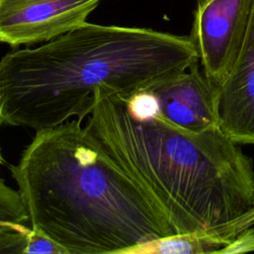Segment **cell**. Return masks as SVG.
I'll return each instance as SVG.
<instances>
[{
  "instance_id": "7c38bea8",
  "label": "cell",
  "mask_w": 254,
  "mask_h": 254,
  "mask_svg": "<svg viewBox=\"0 0 254 254\" xmlns=\"http://www.w3.org/2000/svg\"><path fill=\"white\" fill-rule=\"evenodd\" d=\"M1 151L2 150H1V147H0V165H3L5 163V160H4L3 156H2V152Z\"/></svg>"
},
{
  "instance_id": "3957f363",
  "label": "cell",
  "mask_w": 254,
  "mask_h": 254,
  "mask_svg": "<svg viewBox=\"0 0 254 254\" xmlns=\"http://www.w3.org/2000/svg\"><path fill=\"white\" fill-rule=\"evenodd\" d=\"M85 124L176 234L226 223L254 205V165L218 127L189 131L135 116L123 95L95 92Z\"/></svg>"
},
{
  "instance_id": "8fae6325",
  "label": "cell",
  "mask_w": 254,
  "mask_h": 254,
  "mask_svg": "<svg viewBox=\"0 0 254 254\" xmlns=\"http://www.w3.org/2000/svg\"><path fill=\"white\" fill-rule=\"evenodd\" d=\"M254 251V225L240 232L229 244L219 251L220 254H235Z\"/></svg>"
},
{
  "instance_id": "6da1fadb",
  "label": "cell",
  "mask_w": 254,
  "mask_h": 254,
  "mask_svg": "<svg viewBox=\"0 0 254 254\" xmlns=\"http://www.w3.org/2000/svg\"><path fill=\"white\" fill-rule=\"evenodd\" d=\"M199 63L190 37L84 22L0 58V127L35 131L84 120L95 91L129 95Z\"/></svg>"
},
{
  "instance_id": "52a82bcc",
  "label": "cell",
  "mask_w": 254,
  "mask_h": 254,
  "mask_svg": "<svg viewBox=\"0 0 254 254\" xmlns=\"http://www.w3.org/2000/svg\"><path fill=\"white\" fill-rule=\"evenodd\" d=\"M198 64L148 88L157 97L163 118L193 132L218 127L215 87Z\"/></svg>"
},
{
  "instance_id": "8992f818",
  "label": "cell",
  "mask_w": 254,
  "mask_h": 254,
  "mask_svg": "<svg viewBox=\"0 0 254 254\" xmlns=\"http://www.w3.org/2000/svg\"><path fill=\"white\" fill-rule=\"evenodd\" d=\"M218 128L237 144L254 145V2L241 49L215 87Z\"/></svg>"
},
{
  "instance_id": "30bf717a",
  "label": "cell",
  "mask_w": 254,
  "mask_h": 254,
  "mask_svg": "<svg viewBox=\"0 0 254 254\" xmlns=\"http://www.w3.org/2000/svg\"><path fill=\"white\" fill-rule=\"evenodd\" d=\"M33 230V229H32ZM23 254H66L65 251L45 234L33 230L29 235Z\"/></svg>"
},
{
  "instance_id": "5b68a950",
  "label": "cell",
  "mask_w": 254,
  "mask_h": 254,
  "mask_svg": "<svg viewBox=\"0 0 254 254\" xmlns=\"http://www.w3.org/2000/svg\"><path fill=\"white\" fill-rule=\"evenodd\" d=\"M101 0H0V43L13 48L53 40L86 22Z\"/></svg>"
},
{
  "instance_id": "277c9868",
  "label": "cell",
  "mask_w": 254,
  "mask_h": 254,
  "mask_svg": "<svg viewBox=\"0 0 254 254\" xmlns=\"http://www.w3.org/2000/svg\"><path fill=\"white\" fill-rule=\"evenodd\" d=\"M254 0H197L190 39L208 80L216 87L243 44Z\"/></svg>"
},
{
  "instance_id": "9c48e42d",
  "label": "cell",
  "mask_w": 254,
  "mask_h": 254,
  "mask_svg": "<svg viewBox=\"0 0 254 254\" xmlns=\"http://www.w3.org/2000/svg\"><path fill=\"white\" fill-rule=\"evenodd\" d=\"M17 189L0 178V253L23 254L32 228Z\"/></svg>"
},
{
  "instance_id": "7a4b0ae2",
  "label": "cell",
  "mask_w": 254,
  "mask_h": 254,
  "mask_svg": "<svg viewBox=\"0 0 254 254\" xmlns=\"http://www.w3.org/2000/svg\"><path fill=\"white\" fill-rule=\"evenodd\" d=\"M9 170L29 226L66 254H137L176 234L82 120L36 131Z\"/></svg>"
},
{
  "instance_id": "ba28073f",
  "label": "cell",
  "mask_w": 254,
  "mask_h": 254,
  "mask_svg": "<svg viewBox=\"0 0 254 254\" xmlns=\"http://www.w3.org/2000/svg\"><path fill=\"white\" fill-rule=\"evenodd\" d=\"M254 225V205L221 225L187 234H174L144 245L138 254L219 253L240 232Z\"/></svg>"
}]
</instances>
